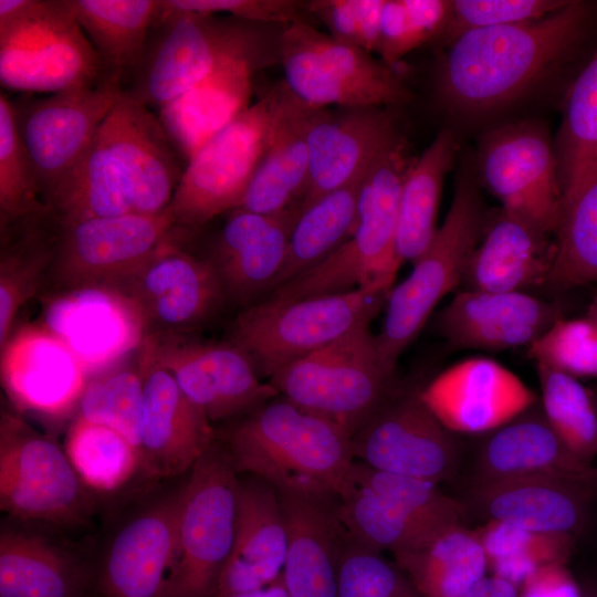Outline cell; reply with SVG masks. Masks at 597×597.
<instances>
[{"label": "cell", "mask_w": 597, "mask_h": 597, "mask_svg": "<svg viewBox=\"0 0 597 597\" xmlns=\"http://www.w3.org/2000/svg\"><path fill=\"white\" fill-rule=\"evenodd\" d=\"M596 22L597 4L569 0L537 20L468 31L442 54L436 94L462 114L503 107L573 59Z\"/></svg>", "instance_id": "1"}, {"label": "cell", "mask_w": 597, "mask_h": 597, "mask_svg": "<svg viewBox=\"0 0 597 597\" xmlns=\"http://www.w3.org/2000/svg\"><path fill=\"white\" fill-rule=\"evenodd\" d=\"M284 28L226 14L177 11L163 1L143 57L124 91L159 109L227 66L247 64L260 71L280 63Z\"/></svg>", "instance_id": "2"}, {"label": "cell", "mask_w": 597, "mask_h": 597, "mask_svg": "<svg viewBox=\"0 0 597 597\" xmlns=\"http://www.w3.org/2000/svg\"><path fill=\"white\" fill-rule=\"evenodd\" d=\"M352 437L282 396L217 431L238 474L305 493H338L355 460Z\"/></svg>", "instance_id": "3"}, {"label": "cell", "mask_w": 597, "mask_h": 597, "mask_svg": "<svg viewBox=\"0 0 597 597\" xmlns=\"http://www.w3.org/2000/svg\"><path fill=\"white\" fill-rule=\"evenodd\" d=\"M415 159L400 137L367 171L354 234L323 262L281 285L262 301L287 303L356 289H392L402 264L396 234L400 188Z\"/></svg>", "instance_id": "4"}, {"label": "cell", "mask_w": 597, "mask_h": 597, "mask_svg": "<svg viewBox=\"0 0 597 597\" xmlns=\"http://www.w3.org/2000/svg\"><path fill=\"white\" fill-rule=\"evenodd\" d=\"M486 213L476 182L470 174L461 175L431 243L412 262L410 274L388 294L376 341L380 360L389 373L395 374L398 358L419 335L437 304L460 287Z\"/></svg>", "instance_id": "5"}, {"label": "cell", "mask_w": 597, "mask_h": 597, "mask_svg": "<svg viewBox=\"0 0 597 597\" xmlns=\"http://www.w3.org/2000/svg\"><path fill=\"white\" fill-rule=\"evenodd\" d=\"M337 499L339 517L348 533L394 556L467 526L459 502L439 484L375 470L357 460Z\"/></svg>", "instance_id": "6"}, {"label": "cell", "mask_w": 597, "mask_h": 597, "mask_svg": "<svg viewBox=\"0 0 597 597\" xmlns=\"http://www.w3.org/2000/svg\"><path fill=\"white\" fill-rule=\"evenodd\" d=\"M105 75L65 0H0V81L8 90L56 93Z\"/></svg>", "instance_id": "7"}, {"label": "cell", "mask_w": 597, "mask_h": 597, "mask_svg": "<svg viewBox=\"0 0 597 597\" xmlns=\"http://www.w3.org/2000/svg\"><path fill=\"white\" fill-rule=\"evenodd\" d=\"M390 290L356 289L287 303L258 302L240 310L227 341L239 347L260 378L370 324Z\"/></svg>", "instance_id": "8"}, {"label": "cell", "mask_w": 597, "mask_h": 597, "mask_svg": "<svg viewBox=\"0 0 597 597\" xmlns=\"http://www.w3.org/2000/svg\"><path fill=\"white\" fill-rule=\"evenodd\" d=\"M303 410L354 436L397 388L383 365L370 324L277 370L268 381Z\"/></svg>", "instance_id": "9"}, {"label": "cell", "mask_w": 597, "mask_h": 597, "mask_svg": "<svg viewBox=\"0 0 597 597\" xmlns=\"http://www.w3.org/2000/svg\"><path fill=\"white\" fill-rule=\"evenodd\" d=\"M280 63L287 88L313 107H391L411 98L395 69L306 22L283 29Z\"/></svg>", "instance_id": "10"}, {"label": "cell", "mask_w": 597, "mask_h": 597, "mask_svg": "<svg viewBox=\"0 0 597 597\" xmlns=\"http://www.w3.org/2000/svg\"><path fill=\"white\" fill-rule=\"evenodd\" d=\"M189 472L166 597H212L233 545L239 478L218 439Z\"/></svg>", "instance_id": "11"}, {"label": "cell", "mask_w": 597, "mask_h": 597, "mask_svg": "<svg viewBox=\"0 0 597 597\" xmlns=\"http://www.w3.org/2000/svg\"><path fill=\"white\" fill-rule=\"evenodd\" d=\"M277 84L209 138L187 161L168 211L192 232L237 209L264 154Z\"/></svg>", "instance_id": "12"}, {"label": "cell", "mask_w": 597, "mask_h": 597, "mask_svg": "<svg viewBox=\"0 0 597 597\" xmlns=\"http://www.w3.org/2000/svg\"><path fill=\"white\" fill-rule=\"evenodd\" d=\"M0 507L22 520L75 525L92 511L88 489L65 449L22 417H0Z\"/></svg>", "instance_id": "13"}, {"label": "cell", "mask_w": 597, "mask_h": 597, "mask_svg": "<svg viewBox=\"0 0 597 597\" xmlns=\"http://www.w3.org/2000/svg\"><path fill=\"white\" fill-rule=\"evenodd\" d=\"M189 232L178 228L136 271L113 289L136 310L145 336L190 334L227 305L211 263L188 248Z\"/></svg>", "instance_id": "14"}, {"label": "cell", "mask_w": 597, "mask_h": 597, "mask_svg": "<svg viewBox=\"0 0 597 597\" xmlns=\"http://www.w3.org/2000/svg\"><path fill=\"white\" fill-rule=\"evenodd\" d=\"M124 90L118 78L105 74L92 84L11 101L43 202L92 145Z\"/></svg>", "instance_id": "15"}, {"label": "cell", "mask_w": 597, "mask_h": 597, "mask_svg": "<svg viewBox=\"0 0 597 597\" xmlns=\"http://www.w3.org/2000/svg\"><path fill=\"white\" fill-rule=\"evenodd\" d=\"M61 223V222H60ZM177 231L168 209L61 223L48 283L52 292L115 286ZM46 283V284H48Z\"/></svg>", "instance_id": "16"}, {"label": "cell", "mask_w": 597, "mask_h": 597, "mask_svg": "<svg viewBox=\"0 0 597 597\" xmlns=\"http://www.w3.org/2000/svg\"><path fill=\"white\" fill-rule=\"evenodd\" d=\"M463 442L425 405L420 389L399 386L352 437L355 460L437 484L454 476Z\"/></svg>", "instance_id": "17"}, {"label": "cell", "mask_w": 597, "mask_h": 597, "mask_svg": "<svg viewBox=\"0 0 597 597\" xmlns=\"http://www.w3.org/2000/svg\"><path fill=\"white\" fill-rule=\"evenodd\" d=\"M478 163L484 185L504 211L554 237L562 187L554 142L543 124L522 121L488 132Z\"/></svg>", "instance_id": "18"}, {"label": "cell", "mask_w": 597, "mask_h": 597, "mask_svg": "<svg viewBox=\"0 0 597 597\" xmlns=\"http://www.w3.org/2000/svg\"><path fill=\"white\" fill-rule=\"evenodd\" d=\"M138 350L170 373L212 423L239 419L280 396L272 385L261 381L248 356L228 341L154 334L144 337Z\"/></svg>", "instance_id": "19"}, {"label": "cell", "mask_w": 597, "mask_h": 597, "mask_svg": "<svg viewBox=\"0 0 597 597\" xmlns=\"http://www.w3.org/2000/svg\"><path fill=\"white\" fill-rule=\"evenodd\" d=\"M597 472H542L480 486L453 498L468 523H501L532 533L575 538L587 523Z\"/></svg>", "instance_id": "20"}, {"label": "cell", "mask_w": 597, "mask_h": 597, "mask_svg": "<svg viewBox=\"0 0 597 597\" xmlns=\"http://www.w3.org/2000/svg\"><path fill=\"white\" fill-rule=\"evenodd\" d=\"M464 439L455 474L449 482L452 496L517 476L562 472H597L574 455L548 423L537 401L507 423Z\"/></svg>", "instance_id": "21"}, {"label": "cell", "mask_w": 597, "mask_h": 597, "mask_svg": "<svg viewBox=\"0 0 597 597\" xmlns=\"http://www.w3.org/2000/svg\"><path fill=\"white\" fill-rule=\"evenodd\" d=\"M0 349L2 387L17 411L55 420L77 411L90 376L44 324L13 331Z\"/></svg>", "instance_id": "22"}, {"label": "cell", "mask_w": 597, "mask_h": 597, "mask_svg": "<svg viewBox=\"0 0 597 597\" xmlns=\"http://www.w3.org/2000/svg\"><path fill=\"white\" fill-rule=\"evenodd\" d=\"M301 202L270 214L233 209L203 255L227 304L249 307L264 298L282 266Z\"/></svg>", "instance_id": "23"}, {"label": "cell", "mask_w": 597, "mask_h": 597, "mask_svg": "<svg viewBox=\"0 0 597 597\" xmlns=\"http://www.w3.org/2000/svg\"><path fill=\"white\" fill-rule=\"evenodd\" d=\"M437 419L460 436H478L513 420L537 402L535 392L500 363L461 360L420 388Z\"/></svg>", "instance_id": "24"}, {"label": "cell", "mask_w": 597, "mask_h": 597, "mask_svg": "<svg viewBox=\"0 0 597 597\" xmlns=\"http://www.w3.org/2000/svg\"><path fill=\"white\" fill-rule=\"evenodd\" d=\"M100 134L127 181L134 212L158 214L167 210L186 161L154 109L124 91Z\"/></svg>", "instance_id": "25"}, {"label": "cell", "mask_w": 597, "mask_h": 597, "mask_svg": "<svg viewBox=\"0 0 597 597\" xmlns=\"http://www.w3.org/2000/svg\"><path fill=\"white\" fill-rule=\"evenodd\" d=\"M46 297L42 324L67 345L88 376L112 369L143 343L145 331L136 310L111 286L46 293Z\"/></svg>", "instance_id": "26"}, {"label": "cell", "mask_w": 597, "mask_h": 597, "mask_svg": "<svg viewBox=\"0 0 597 597\" xmlns=\"http://www.w3.org/2000/svg\"><path fill=\"white\" fill-rule=\"evenodd\" d=\"M137 359L144 383L142 468L154 478L178 476L214 443L217 430L170 373L139 350Z\"/></svg>", "instance_id": "27"}, {"label": "cell", "mask_w": 597, "mask_h": 597, "mask_svg": "<svg viewBox=\"0 0 597 597\" xmlns=\"http://www.w3.org/2000/svg\"><path fill=\"white\" fill-rule=\"evenodd\" d=\"M400 137L387 107L320 108L308 137L310 175L301 210L367 171Z\"/></svg>", "instance_id": "28"}, {"label": "cell", "mask_w": 597, "mask_h": 597, "mask_svg": "<svg viewBox=\"0 0 597 597\" xmlns=\"http://www.w3.org/2000/svg\"><path fill=\"white\" fill-rule=\"evenodd\" d=\"M561 317L556 303L527 292L459 289L434 327L453 348L504 350L527 347Z\"/></svg>", "instance_id": "29"}, {"label": "cell", "mask_w": 597, "mask_h": 597, "mask_svg": "<svg viewBox=\"0 0 597 597\" xmlns=\"http://www.w3.org/2000/svg\"><path fill=\"white\" fill-rule=\"evenodd\" d=\"M182 484L127 522L102 572L105 597H166L174 567Z\"/></svg>", "instance_id": "30"}, {"label": "cell", "mask_w": 597, "mask_h": 597, "mask_svg": "<svg viewBox=\"0 0 597 597\" xmlns=\"http://www.w3.org/2000/svg\"><path fill=\"white\" fill-rule=\"evenodd\" d=\"M276 492L289 538L282 572L289 596L337 597V564L347 532L337 494Z\"/></svg>", "instance_id": "31"}, {"label": "cell", "mask_w": 597, "mask_h": 597, "mask_svg": "<svg viewBox=\"0 0 597 597\" xmlns=\"http://www.w3.org/2000/svg\"><path fill=\"white\" fill-rule=\"evenodd\" d=\"M287 542L275 488L253 475L239 478L233 545L212 597L252 591L275 582L282 576Z\"/></svg>", "instance_id": "32"}, {"label": "cell", "mask_w": 597, "mask_h": 597, "mask_svg": "<svg viewBox=\"0 0 597 597\" xmlns=\"http://www.w3.org/2000/svg\"><path fill=\"white\" fill-rule=\"evenodd\" d=\"M318 107L277 84L266 147L237 209L270 214L302 201L310 175L308 137Z\"/></svg>", "instance_id": "33"}, {"label": "cell", "mask_w": 597, "mask_h": 597, "mask_svg": "<svg viewBox=\"0 0 597 597\" xmlns=\"http://www.w3.org/2000/svg\"><path fill=\"white\" fill-rule=\"evenodd\" d=\"M555 255L554 237L501 207L486 213L460 289L488 292H526L546 285Z\"/></svg>", "instance_id": "34"}, {"label": "cell", "mask_w": 597, "mask_h": 597, "mask_svg": "<svg viewBox=\"0 0 597 597\" xmlns=\"http://www.w3.org/2000/svg\"><path fill=\"white\" fill-rule=\"evenodd\" d=\"M256 72L247 64L227 66L158 109L161 124L186 164L209 138L250 106Z\"/></svg>", "instance_id": "35"}, {"label": "cell", "mask_w": 597, "mask_h": 597, "mask_svg": "<svg viewBox=\"0 0 597 597\" xmlns=\"http://www.w3.org/2000/svg\"><path fill=\"white\" fill-rule=\"evenodd\" d=\"M60 229L50 209L0 228V347L20 308L48 283Z\"/></svg>", "instance_id": "36"}, {"label": "cell", "mask_w": 597, "mask_h": 597, "mask_svg": "<svg viewBox=\"0 0 597 597\" xmlns=\"http://www.w3.org/2000/svg\"><path fill=\"white\" fill-rule=\"evenodd\" d=\"M95 49L104 73L124 88L138 66L163 0H65Z\"/></svg>", "instance_id": "37"}, {"label": "cell", "mask_w": 597, "mask_h": 597, "mask_svg": "<svg viewBox=\"0 0 597 597\" xmlns=\"http://www.w3.org/2000/svg\"><path fill=\"white\" fill-rule=\"evenodd\" d=\"M450 129L440 130L406 172L399 195L396 250L401 263L415 262L438 230L437 217L444 177L455 156Z\"/></svg>", "instance_id": "38"}, {"label": "cell", "mask_w": 597, "mask_h": 597, "mask_svg": "<svg viewBox=\"0 0 597 597\" xmlns=\"http://www.w3.org/2000/svg\"><path fill=\"white\" fill-rule=\"evenodd\" d=\"M367 171L301 210L269 294L323 262L350 239L357 226L359 195Z\"/></svg>", "instance_id": "39"}, {"label": "cell", "mask_w": 597, "mask_h": 597, "mask_svg": "<svg viewBox=\"0 0 597 597\" xmlns=\"http://www.w3.org/2000/svg\"><path fill=\"white\" fill-rule=\"evenodd\" d=\"M44 203L61 223L134 212L127 181L100 132Z\"/></svg>", "instance_id": "40"}, {"label": "cell", "mask_w": 597, "mask_h": 597, "mask_svg": "<svg viewBox=\"0 0 597 597\" xmlns=\"http://www.w3.org/2000/svg\"><path fill=\"white\" fill-rule=\"evenodd\" d=\"M554 243L545 286L565 292L597 282V161L563 192Z\"/></svg>", "instance_id": "41"}, {"label": "cell", "mask_w": 597, "mask_h": 597, "mask_svg": "<svg viewBox=\"0 0 597 597\" xmlns=\"http://www.w3.org/2000/svg\"><path fill=\"white\" fill-rule=\"evenodd\" d=\"M422 597H464L485 576L489 565L475 532L450 530L427 545L395 555Z\"/></svg>", "instance_id": "42"}, {"label": "cell", "mask_w": 597, "mask_h": 597, "mask_svg": "<svg viewBox=\"0 0 597 597\" xmlns=\"http://www.w3.org/2000/svg\"><path fill=\"white\" fill-rule=\"evenodd\" d=\"M80 578L72 561L39 535L2 527L0 597H76Z\"/></svg>", "instance_id": "43"}, {"label": "cell", "mask_w": 597, "mask_h": 597, "mask_svg": "<svg viewBox=\"0 0 597 597\" xmlns=\"http://www.w3.org/2000/svg\"><path fill=\"white\" fill-rule=\"evenodd\" d=\"M64 449L88 490L115 491L142 468L139 450L124 436L78 416L67 429Z\"/></svg>", "instance_id": "44"}, {"label": "cell", "mask_w": 597, "mask_h": 597, "mask_svg": "<svg viewBox=\"0 0 597 597\" xmlns=\"http://www.w3.org/2000/svg\"><path fill=\"white\" fill-rule=\"evenodd\" d=\"M554 148L563 196L597 161V49L567 91Z\"/></svg>", "instance_id": "45"}, {"label": "cell", "mask_w": 597, "mask_h": 597, "mask_svg": "<svg viewBox=\"0 0 597 597\" xmlns=\"http://www.w3.org/2000/svg\"><path fill=\"white\" fill-rule=\"evenodd\" d=\"M543 412L564 444L591 464L597 455V405L594 392L579 379L535 364Z\"/></svg>", "instance_id": "46"}, {"label": "cell", "mask_w": 597, "mask_h": 597, "mask_svg": "<svg viewBox=\"0 0 597 597\" xmlns=\"http://www.w3.org/2000/svg\"><path fill=\"white\" fill-rule=\"evenodd\" d=\"M76 416L114 429L138 450L144 421V383L136 368H112L90 378Z\"/></svg>", "instance_id": "47"}, {"label": "cell", "mask_w": 597, "mask_h": 597, "mask_svg": "<svg viewBox=\"0 0 597 597\" xmlns=\"http://www.w3.org/2000/svg\"><path fill=\"white\" fill-rule=\"evenodd\" d=\"M475 532L494 575L514 585L525 583L543 566L561 564L569 555L573 538L532 533L506 524L488 523Z\"/></svg>", "instance_id": "48"}, {"label": "cell", "mask_w": 597, "mask_h": 597, "mask_svg": "<svg viewBox=\"0 0 597 597\" xmlns=\"http://www.w3.org/2000/svg\"><path fill=\"white\" fill-rule=\"evenodd\" d=\"M49 210L18 130L11 101L0 95V228Z\"/></svg>", "instance_id": "49"}, {"label": "cell", "mask_w": 597, "mask_h": 597, "mask_svg": "<svg viewBox=\"0 0 597 597\" xmlns=\"http://www.w3.org/2000/svg\"><path fill=\"white\" fill-rule=\"evenodd\" d=\"M337 597H422L397 564L346 532L337 564Z\"/></svg>", "instance_id": "50"}, {"label": "cell", "mask_w": 597, "mask_h": 597, "mask_svg": "<svg viewBox=\"0 0 597 597\" xmlns=\"http://www.w3.org/2000/svg\"><path fill=\"white\" fill-rule=\"evenodd\" d=\"M527 355L577 379L597 378V325L588 317H561L527 346Z\"/></svg>", "instance_id": "51"}, {"label": "cell", "mask_w": 597, "mask_h": 597, "mask_svg": "<svg viewBox=\"0 0 597 597\" xmlns=\"http://www.w3.org/2000/svg\"><path fill=\"white\" fill-rule=\"evenodd\" d=\"M569 0H453L441 40L448 45L459 35L478 29L544 18Z\"/></svg>", "instance_id": "52"}, {"label": "cell", "mask_w": 597, "mask_h": 597, "mask_svg": "<svg viewBox=\"0 0 597 597\" xmlns=\"http://www.w3.org/2000/svg\"><path fill=\"white\" fill-rule=\"evenodd\" d=\"M172 10L203 14H226L239 19L287 25L316 21L308 1L297 0H163Z\"/></svg>", "instance_id": "53"}, {"label": "cell", "mask_w": 597, "mask_h": 597, "mask_svg": "<svg viewBox=\"0 0 597 597\" xmlns=\"http://www.w3.org/2000/svg\"><path fill=\"white\" fill-rule=\"evenodd\" d=\"M404 0H385L380 20V61L395 69L407 53L418 48Z\"/></svg>", "instance_id": "54"}, {"label": "cell", "mask_w": 597, "mask_h": 597, "mask_svg": "<svg viewBox=\"0 0 597 597\" xmlns=\"http://www.w3.org/2000/svg\"><path fill=\"white\" fill-rule=\"evenodd\" d=\"M308 9L333 39L360 48L357 0H311Z\"/></svg>", "instance_id": "55"}, {"label": "cell", "mask_w": 597, "mask_h": 597, "mask_svg": "<svg viewBox=\"0 0 597 597\" xmlns=\"http://www.w3.org/2000/svg\"><path fill=\"white\" fill-rule=\"evenodd\" d=\"M419 46L443 34L451 14L449 0H404Z\"/></svg>", "instance_id": "56"}, {"label": "cell", "mask_w": 597, "mask_h": 597, "mask_svg": "<svg viewBox=\"0 0 597 597\" xmlns=\"http://www.w3.org/2000/svg\"><path fill=\"white\" fill-rule=\"evenodd\" d=\"M522 597H579L561 564L543 566L525 582Z\"/></svg>", "instance_id": "57"}, {"label": "cell", "mask_w": 597, "mask_h": 597, "mask_svg": "<svg viewBox=\"0 0 597 597\" xmlns=\"http://www.w3.org/2000/svg\"><path fill=\"white\" fill-rule=\"evenodd\" d=\"M385 0H357L360 30V48L368 53H378L380 20Z\"/></svg>", "instance_id": "58"}, {"label": "cell", "mask_w": 597, "mask_h": 597, "mask_svg": "<svg viewBox=\"0 0 597 597\" xmlns=\"http://www.w3.org/2000/svg\"><path fill=\"white\" fill-rule=\"evenodd\" d=\"M464 597H519V594L513 583L495 575H485L470 588Z\"/></svg>", "instance_id": "59"}, {"label": "cell", "mask_w": 597, "mask_h": 597, "mask_svg": "<svg viewBox=\"0 0 597 597\" xmlns=\"http://www.w3.org/2000/svg\"><path fill=\"white\" fill-rule=\"evenodd\" d=\"M227 597H290L286 590V587L283 582V577L281 576L275 582L271 583L270 585L252 590L247 593H240L230 595Z\"/></svg>", "instance_id": "60"}, {"label": "cell", "mask_w": 597, "mask_h": 597, "mask_svg": "<svg viewBox=\"0 0 597 597\" xmlns=\"http://www.w3.org/2000/svg\"><path fill=\"white\" fill-rule=\"evenodd\" d=\"M586 317L591 320L597 325V296L594 298V301L589 305Z\"/></svg>", "instance_id": "61"}, {"label": "cell", "mask_w": 597, "mask_h": 597, "mask_svg": "<svg viewBox=\"0 0 597 597\" xmlns=\"http://www.w3.org/2000/svg\"><path fill=\"white\" fill-rule=\"evenodd\" d=\"M593 392H594V397H595L596 405H597V387H596V389H595Z\"/></svg>", "instance_id": "62"}]
</instances>
